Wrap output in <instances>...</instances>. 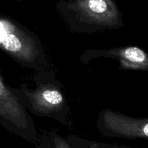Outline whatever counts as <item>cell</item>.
<instances>
[{
	"label": "cell",
	"mask_w": 148,
	"mask_h": 148,
	"mask_svg": "<svg viewBox=\"0 0 148 148\" xmlns=\"http://www.w3.org/2000/svg\"><path fill=\"white\" fill-rule=\"evenodd\" d=\"M56 9L72 33H100L124 26L115 0H59Z\"/></svg>",
	"instance_id": "obj_1"
},
{
	"label": "cell",
	"mask_w": 148,
	"mask_h": 148,
	"mask_svg": "<svg viewBox=\"0 0 148 148\" xmlns=\"http://www.w3.org/2000/svg\"><path fill=\"white\" fill-rule=\"evenodd\" d=\"M36 87L30 89L26 84L12 88L23 106L34 115L48 117L69 125L71 108L63 86L51 69L36 72L33 77Z\"/></svg>",
	"instance_id": "obj_2"
},
{
	"label": "cell",
	"mask_w": 148,
	"mask_h": 148,
	"mask_svg": "<svg viewBox=\"0 0 148 148\" xmlns=\"http://www.w3.org/2000/svg\"><path fill=\"white\" fill-rule=\"evenodd\" d=\"M0 49L17 63L35 72L49 69L40 38L17 20L0 14Z\"/></svg>",
	"instance_id": "obj_3"
},
{
	"label": "cell",
	"mask_w": 148,
	"mask_h": 148,
	"mask_svg": "<svg viewBox=\"0 0 148 148\" xmlns=\"http://www.w3.org/2000/svg\"><path fill=\"white\" fill-rule=\"evenodd\" d=\"M97 127L103 134L109 137L148 139V117L135 118L105 108L98 114Z\"/></svg>",
	"instance_id": "obj_4"
},
{
	"label": "cell",
	"mask_w": 148,
	"mask_h": 148,
	"mask_svg": "<svg viewBox=\"0 0 148 148\" xmlns=\"http://www.w3.org/2000/svg\"><path fill=\"white\" fill-rule=\"evenodd\" d=\"M0 121L16 132L23 135L36 134L33 119L0 75Z\"/></svg>",
	"instance_id": "obj_5"
},
{
	"label": "cell",
	"mask_w": 148,
	"mask_h": 148,
	"mask_svg": "<svg viewBox=\"0 0 148 148\" xmlns=\"http://www.w3.org/2000/svg\"><path fill=\"white\" fill-rule=\"evenodd\" d=\"M99 58L115 59L120 70L148 72V53L134 46H122L112 49H87L79 56V61L88 64L93 59Z\"/></svg>",
	"instance_id": "obj_6"
},
{
	"label": "cell",
	"mask_w": 148,
	"mask_h": 148,
	"mask_svg": "<svg viewBox=\"0 0 148 148\" xmlns=\"http://www.w3.org/2000/svg\"><path fill=\"white\" fill-rule=\"evenodd\" d=\"M90 148H100L97 146V145H90Z\"/></svg>",
	"instance_id": "obj_7"
},
{
	"label": "cell",
	"mask_w": 148,
	"mask_h": 148,
	"mask_svg": "<svg viewBox=\"0 0 148 148\" xmlns=\"http://www.w3.org/2000/svg\"><path fill=\"white\" fill-rule=\"evenodd\" d=\"M14 1H18V2H21L23 0H14Z\"/></svg>",
	"instance_id": "obj_8"
}]
</instances>
